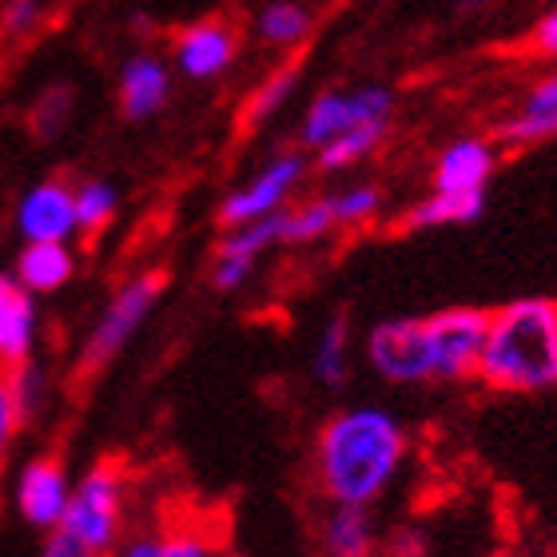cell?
Instances as JSON below:
<instances>
[{"label":"cell","instance_id":"cell-3","mask_svg":"<svg viewBox=\"0 0 557 557\" xmlns=\"http://www.w3.org/2000/svg\"><path fill=\"white\" fill-rule=\"evenodd\" d=\"M160 295H163L160 271H139L128 283H120V287L112 290V299L104 302L100 319L92 323V331H88V338H84L76 374L88 379V374L104 371L116 355H124V347L136 338L139 326L148 323V314L156 311Z\"/></svg>","mask_w":557,"mask_h":557},{"label":"cell","instance_id":"cell-28","mask_svg":"<svg viewBox=\"0 0 557 557\" xmlns=\"http://www.w3.org/2000/svg\"><path fill=\"white\" fill-rule=\"evenodd\" d=\"M9 379V391H12V403H16V414H21V426L24 422H36L40 410L48 403V374L45 367H36L33 359L16 367V371H4Z\"/></svg>","mask_w":557,"mask_h":557},{"label":"cell","instance_id":"cell-1","mask_svg":"<svg viewBox=\"0 0 557 557\" xmlns=\"http://www.w3.org/2000/svg\"><path fill=\"white\" fill-rule=\"evenodd\" d=\"M410 434L386 407H347L331 414L314 438V482L326 502L374 506L403 474Z\"/></svg>","mask_w":557,"mask_h":557},{"label":"cell","instance_id":"cell-24","mask_svg":"<svg viewBox=\"0 0 557 557\" xmlns=\"http://www.w3.org/2000/svg\"><path fill=\"white\" fill-rule=\"evenodd\" d=\"M331 232H338L331 196L307 199L299 208L283 211V244L287 247H307V244H314V239H326Z\"/></svg>","mask_w":557,"mask_h":557},{"label":"cell","instance_id":"cell-6","mask_svg":"<svg viewBox=\"0 0 557 557\" xmlns=\"http://www.w3.org/2000/svg\"><path fill=\"white\" fill-rule=\"evenodd\" d=\"M395 116V92L386 84H359V88H326L311 100L307 116H302L299 144L307 151L326 148L335 136L371 124V120H391Z\"/></svg>","mask_w":557,"mask_h":557},{"label":"cell","instance_id":"cell-16","mask_svg":"<svg viewBox=\"0 0 557 557\" xmlns=\"http://www.w3.org/2000/svg\"><path fill=\"white\" fill-rule=\"evenodd\" d=\"M319 549L323 557H379L383 534L374 525L371 506L331 502V510L319 522Z\"/></svg>","mask_w":557,"mask_h":557},{"label":"cell","instance_id":"cell-14","mask_svg":"<svg viewBox=\"0 0 557 557\" xmlns=\"http://www.w3.org/2000/svg\"><path fill=\"white\" fill-rule=\"evenodd\" d=\"M494 139L502 148H534L557 139V69L525 88L522 104L494 124Z\"/></svg>","mask_w":557,"mask_h":557},{"label":"cell","instance_id":"cell-7","mask_svg":"<svg viewBox=\"0 0 557 557\" xmlns=\"http://www.w3.org/2000/svg\"><path fill=\"white\" fill-rule=\"evenodd\" d=\"M486 326L490 311H482V307H446L438 314H426L430 350H434V383H470V379H478Z\"/></svg>","mask_w":557,"mask_h":557},{"label":"cell","instance_id":"cell-36","mask_svg":"<svg viewBox=\"0 0 557 557\" xmlns=\"http://www.w3.org/2000/svg\"><path fill=\"white\" fill-rule=\"evenodd\" d=\"M494 0H454V12L458 16H478V12H486Z\"/></svg>","mask_w":557,"mask_h":557},{"label":"cell","instance_id":"cell-32","mask_svg":"<svg viewBox=\"0 0 557 557\" xmlns=\"http://www.w3.org/2000/svg\"><path fill=\"white\" fill-rule=\"evenodd\" d=\"M430 542L422 530H398V534L383 537V549H379V557H426Z\"/></svg>","mask_w":557,"mask_h":557},{"label":"cell","instance_id":"cell-22","mask_svg":"<svg viewBox=\"0 0 557 557\" xmlns=\"http://www.w3.org/2000/svg\"><path fill=\"white\" fill-rule=\"evenodd\" d=\"M391 136V120H371V124H359V128L343 132L335 136L326 148L314 151V163L323 168V172H347L355 163H362L367 156L383 148V139Z\"/></svg>","mask_w":557,"mask_h":557},{"label":"cell","instance_id":"cell-4","mask_svg":"<svg viewBox=\"0 0 557 557\" xmlns=\"http://www.w3.org/2000/svg\"><path fill=\"white\" fill-rule=\"evenodd\" d=\"M124 498H128V478L124 466L100 462L72 486L64 530L88 542L100 554H116L120 522H124Z\"/></svg>","mask_w":557,"mask_h":557},{"label":"cell","instance_id":"cell-8","mask_svg":"<svg viewBox=\"0 0 557 557\" xmlns=\"http://www.w3.org/2000/svg\"><path fill=\"white\" fill-rule=\"evenodd\" d=\"M307 175V156L302 151H278L275 160L263 163L244 187H235L232 196L220 203V223L223 227H244V223L268 220L275 211L287 208V199L295 196V187Z\"/></svg>","mask_w":557,"mask_h":557},{"label":"cell","instance_id":"cell-30","mask_svg":"<svg viewBox=\"0 0 557 557\" xmlns=\"http://www.w3.org/2000/svg\"><path fill=\"white\" fill-rule=\"evenodd\" d=\"M40 12H45L40 0H9V4L0 9V33L4 36L33 33L36 24H40Z\"/></svg>","mask_w":557,"mask_h":557},{"label":"cell","instance_id":"cell-25","mask_svg":"<svg viewBox=\"0 0 557 557\" xmlns=\"http://www.w3.org/2000/svg\"><path fill=\"white\" fill-rule=\"evenodd\" d=\"M120 211V191L108 180H81L76 184V220H81L84 235L104 232L108 223L116 220Z\"/></svg>","mask_w":557,"mask_h":557},{"label":"cell","instance_id":"cell-11","mask_svg":"<svg viewBox=\"0 0 557 557\" xmlns=\"http://www.w3.org/2000/svg\"><path fill=\"white\" fill-rule=\"evenodd\" d=\"M12 502H16V513L33 530H57L64 525V513H69L72 502V482L69 470L60 458H33L24 462V470L16 474V490H12Z\"/></svg>","mask_w":557,"mask_h":557},{"label":"cell","instance_id":"cell-2","mask_svg":"<svg viewBox=\"0 0 557 557\" xmlns=\"http://www.w3.org/2000/svg\"><path fill=\"white\" fill-rule=\"evenodd\" d=\"M478 383L498 395H546L557 386V299L525 295L490 311Z\"/></svg>","mask_w":557,"mask_h":557},{"label":"cell","instance_id":"cell-27","mask_svg":"<svg viewBox=\"0 0 557 557\" xmlns=\"http://www.w3.org/2000/svg\"><path fill=\"white\" fill-rule=\"evenodd\" d=\"M295 84H299V64H283V69L271 72L268 81L259 84V88H251V96H247L244 124H251V128H256V124H263V120L275 116L278 108L290 100Z\"/></svg>","mask_w":557,"mask_h":557},{"label":"cell","instance_id":"cell-13","mask_svg":"<svg viewBox=\"0 0 557 557\" xmlns=\"http://www.w3.org/2000/svg\"><path fill=\"white\" fill-rule=\"evenodd\" d=\"M494 172H498V139L458 136L438 151L430 187L434 191H486Z\"/></svg>","mask_w":557,"mask_h":557},{"label":"cell","instance_id":"cell-31","mask_svg":"<svg viewBox=\"0 0 557 557\" xmlns=\"http://www.w3.org/2000/svg\"><path fill=\"white\" fill-rule=\"evenodd\" d=\"M40 557H108V554H100V549H92L76 534H69L64 525H57V530H48L45 546H40Z\"/></svg>","mask_w":557,"mask_h":557},{"label":"cell","instance_id":"cell-34","mask_svg":"<svg viewBox=\"0 0 557 557\" xmlns=\"http://www.w3.org/2000/svg\"><path fill=\"white\" fill-rule=\"evenodd\" d=\"M525 48L537 52V57L557 60V9H549L546 16H537V24L525 36Z\"/></svg>","mask_w":557,"mask_h":557},{"label":"cell","instance_id":"cell-9","mask_svg":"<svg viewBox=\"0 0 557 557\" xmlns=\"http://www.w3.org/2000/svg\"><path fill=\"white\" fill-rule=\"evenodd\" d=\"M239 57V28L227 16H203L180 28L172 40L175 72H184L187 81H220Z\"/></svg>","mask_w":557,"mask_h":557},{"label":"cell","instance_id":"cell-33","mask_svg":"<svg viewBox=\"0 0 557 557\" xmlns=\"http://www.w3.org/2000/svg\"><path fill=\"white\" fill-rule=\"evenodd\" d=\"M16 430H21V414H16V403H12L9 379H0V466L9 458Z\"/></svg>","mask_w":557,"mask_h":557},{"label":"cell","instance_id":"cell-12","mask_svg":"<svg viewBox=\"0 0 557 557\" xmlns=\"http://www.w3.org/2000/svg\"><path fill=\"white\" fill-rule=\"evenodd\" d=\"M168 100H172V69H168V60L156 57V52H132L120 64L116 76L120 116L132 120V124H144V120L160 116Z\"/></svg>","mask_w":557,"mask_h":557},{"label":"cell","instance_id":"cell-19","mask_svg":"<svg viewBox=\"0 0 557 557\" xmlns=\"http://www.w3.org/2000/svg\"><path fill=\"white\" fill-rule=\"evenodd\" d=\"M12 275L21 278V287H28L33 295H52L76 275V256H72L69 244H24Z\"/></svg>","mask_w":557,"mask_h":557},{"label":"cell","instance_id":"cell-29","mask_svg":"<svg viewBox=\"0 0 557 557\" xmlns=\"http://www.w3.org/2000/svg\"><path fill=\"white\" fill-rule=\"evenodd\" d=\"M331 208H335L338 227H362V223H371L383 215V187L350 184L331 196Z\"/></svg>","mask_w":557,"mask_h":557},{"label":"cell","instance_id":"cell-5","mask_svg":"<svg viewBox=\"0 0 557 557\" xmlns=\"http://www.w3.org/2000/svg\"><path fill=\"white\" fill-rule=\"evenodd\" d=\"M367 362L383 383H434V350H430L426 319L403 314V319H383L379 326H371L367 331Z\"/></svg>","mask_w":557,"mask_h":557},{"label":"cell","instance_id":"cell-15","mask_svg":"<svg viewBox=\"0 0 557 557\" xmlns=\"http://www.w3.org/2000/svg\"><path fill=\"white\" fill-rule=\"evenodd\" d=\"M36 302L16 275H0V371H16L33 359Z\"/></svg>","mask_w":557,"mask_h":557},{"label":"cell","instance_id":"cell-17","mask_svg":"<svg viewBox=\"0 0 557 557\" xmlns=\"http://www.w3.org/2000/svg\"><path fill=\"white\" fill-rule=\"evenodd\" d=\"M112 557H223V537L203 525H163L132 534Z\"/></svg>","mask_w":557,"mask_h":557},{"label":"cell","instance_id":"cell-10","mask_svg":"<svg viewBox=\"0 0 557 557\" xmlns=\"http://www.w3.org/2000/svg\"><path fill=\"white\" fill-rule=\"evenodd\" d=\"M16 232L24 244H69L81 232L76 220V187L64 180H40L16 203Z\"/></svg>","mask_w":557,"mask_h":557},{"label":"cell","instance_id":"cell-23","mask_svg":"<svg viewBox=\"0 0 557 557\" xmlns=\"http://www.w3.org/2000/svg\"><path fill=\"white\" fill-rule=\"evenodd\" d=\"M287 211V208H283ZM283 211L268 215V220H256V223H244V227H232V232L223 235V244L215 256H227V259H244L256 268L259 256H268L271 247L283 244Z\"/></svg>","mask_w":557,"mask_h":557},{"label":"cell","instance_id":"cell-35","mask_svg":"<svg viewBox=\"0 0 557 557\" xmlns=\"http://www.w3.org/2000/svg\"><path fill=\"white\" fill-rule=\"evenodd\" d=\"M506 557H557V546H542V542H525V546L510 549Z\"/></svg>","mask_w":557,"mask_h":557},{"label":"cell","instance_id":"cell-18","mask_svg":"<svg viewBox=\"0 0 557 557\" xmlns=\"http://www.w3.org/2000/svg\"><path fill=\"white\" fill-rule=\"evenodd\" d=\"M482 211H486V191H434L430 187V196H422L403 215V227H410V232L462 227V223H474Z\"/></svg>","mask_w":557,"mask_h":557},{"label":"cell","instance_id":"cell-21","mask_svg":"<svg viewBox=\"0 0 557 557\" xmlns=\"http://www.w3.org/2000/svg\"><path fill=\"white\" fill-rule=\"evenodd\" d=\"M314 28V12L302 4V0H268L263 9L256 12V36L268 48H287L302 45Z\"/></svg>","mask_w":557,"mask_h":557},{"label":"cell","instance_id":"cell-26","mask_svg":"<svg viewBox=\"0 0 557 557\" xmlns=\"http://www.w3.org/2000/svg\"><path fill=\"white\" fill-rule=\"evenodd\" d=\"M72 108H76V92L72 84H48L45 92L36 96L33 112H28V128L36 139H57L60 132L69 128Z\"/></svg>","mask_w":557,"mask_h":557},{"label":"cell","instance_id":"cell-20","mask_svg":"<svg viewBox=\"0 0 557 557\" xmlns=\"http://www.w3.org/2000/svg\"><path fill=\"white\" fill-rule=\"evenodd\" d=\"M311 374L314 383L326 391H338L350 374V319L347 314H331L314 338L311 350Z\"/></svg>","mask_w":557,"mask_h":557}]
</instances>
